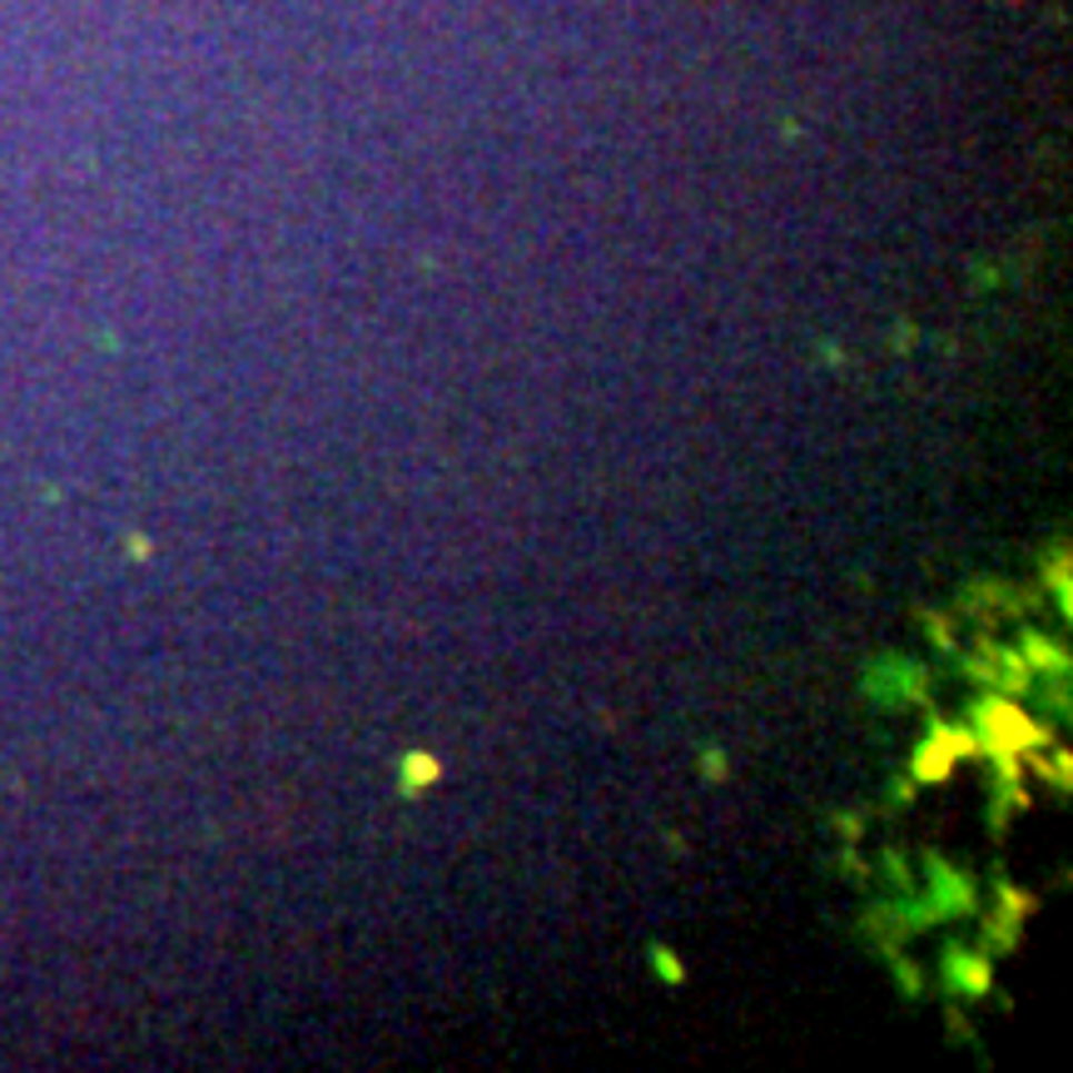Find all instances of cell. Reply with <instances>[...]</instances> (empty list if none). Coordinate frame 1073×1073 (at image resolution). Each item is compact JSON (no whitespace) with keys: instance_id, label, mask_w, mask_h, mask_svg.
Returning <instances> with one entry per match:
<instances>
[{"instance_id":"obj_7","label":"cell","mask_w":1073,"mask_h":1073,"mask_svg":"<svg viewBox=\"0 0 1073 1073\" xmlns=\"http://www.w3.org/2000/svg\"><path fill=\"white\" fill-rule=\"evenodd\" d=\"M652 970H662V980L666 984H682V960H676V954L672 950H666V944H652Z\"/></svg>"},{"instance_id":"obj_5","label":"cell","mask_w":1073,"mask_h":1073,"mask_svg":"<svg viewBox=\"0 0 1073 1073\" xmlns=\"http://www.w3.org/2000/svg\"><path fill=\"white\" fill-rule=\"evenodd\" d=\"M1024 662L1029 666H1044V672H1069V656H1064V646H1049L1044 636H1029L1024 642Z\"/></svg>"},{"instance_id":"obj_3","label":"cell","mask_w":1073,"mask_h":1073,"mask_svg":"<svg viewBox=\"0 0 1073 1073\" xmlns=\"http://www.w3.org/2000/svg\"><path fill=\"white\" fill-rule=\"evenodd\" d=\"M865 686H870V696H880V701H915V696H924V672L910 662H880Z\"/></svg>"},{"instance_id":"obj_1","label":"cell","mask_w":1073,"mask_h":1073,"mask_svg":"<svg viewBox=\"0 0 1073 1073\" xmlns=\"http://www.w3.org/2000/svg\"><path fill=\"white\" fill-rule=\"evenodd\" d=\"M924 870H930V900L924 905L934 910V920H944V915H970L974 910V885L970 880L960 875V870H950L944 860H924Z\"/></svg>"},{"instance_id":"obj_4","label":"cell","mask_w":1073,"mask_h":1073,"mask_svg":"<svg viewBox=\"0 0 1073 1073\" xmlns=\"http://www.w3.org/2000/svg\"><path fill=\"white\" fill-rule=\"evenodd\" d=\"M944 974H950V984H954V990H964V994H984V990H990V964H984L980 954L950 950V954H944Z\"/></svg>"},{"instance_id":"obj_6","label":"cell","mask_w":1073,"mask_h":1073,"mask_svg":"<svg viewBox=\"0 0 1073 1073\" xmlns=\"http://www.w3.org/2000/svg\"><path fill=\"white\" fill-rule=\"evenodd\" d=\"M438 781V761L433 756H408L403 761V791H423V785Z\"/></svg>"},{"instance_id":"obj_2","label":"cell","mask_w":1073,"mask_h":1073,"mask_svg":"<svg viewBox=\"0 0 1073 1073\" xmlns=\"http://www.w3.org/2000/svg\"><path fill=\"white\" fill-rule=\"evenodd\" d=\"M974 751V736L970 731H940L934 726V736L920 746L915 756V781H944V775L954 771V761L970 756Z\"/></svg>"},{"instance_id":"obj_8","label":"cell","mask_w":1073,"mask_h":1073,"mask_svg":"<svg viewBox=\"0 0 1073 1073\" xmlns=\"http://www.w3.org/2000/svg\"><path fill=\"white\" fill-rule=\"evenodd\" d=\"M726 775V756L721 751H706V781H721Z\"/></svg>"}]
</instances>
